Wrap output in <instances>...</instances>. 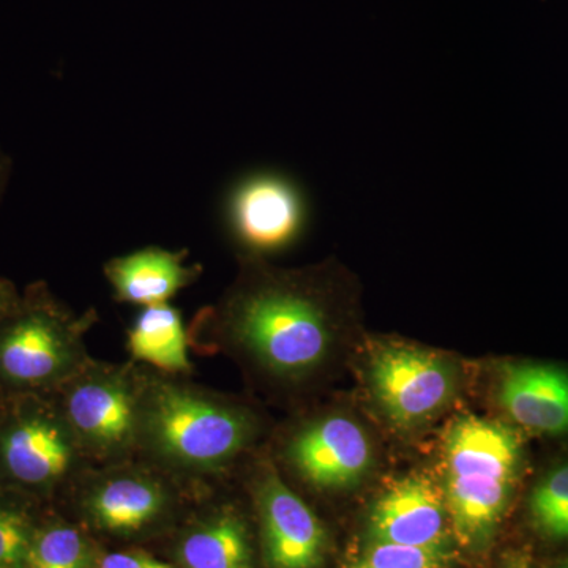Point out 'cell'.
I'll list each match as a JSON object with an SVG mask.
<instances>
[{"label": "cell", "instance_id": "5", "mask_svg": "<svg viewBox=\"0 0 568 568\" xmlns=\"http://www.w3.org/2000/svg\"><path fill=\"white\" fill-rule=\"evenodd\" d=\"M142 366L91 361L61 386V407L93 466L138 457Z\"/></svg>", "mask_w": 568, "mask_h": 568}, {"label": "cell", "instance_id": "7", "mask_svg": "<svg viewBox=\"0 0 568 568\" xmlns=\"http://www.w3.org/2000/svg\"><path fill=\"white\" fill-rule=\"evenodd\" d=\"M99 321L95 310L74 315L36 301L0 332V377L18 387H61L91 361L85 335Z\"/></svg>", "mask_w": 568, "mask_h": 568}, {"label": "cell", "instance_id": "19", "mask_svg": "<svg viewBox=\"0 0 568 568\" xmlns=\"http://www.w3.org/2000/svg\"><path fill=\"white\" fill-rule=\"evenodd\" d=\"M450 548H420L372 540L353 568H450Z\"/></svg>", "mask_w": 568, "mask_h": 568}, {"label": "cell", "instance_id": "9", "mask_svg": "<svg viewBox=\"0 0 568 568\" xmlns=\"http://www.w3.org/2000/svg\"><path fill=\"white\" fill-rule=\"evenodd\" d=\"M227 226L241 256L267 260L302 241L310 224L308 197L290 175L257 171L230 194Z\"/></svg>", "mask_w": 568, "mask_h": 568}, {"label": "cell", "instance_id": "8", "mask_svg": "<svg viewBox=\"0 0 568 568\" xmlns=\"http://www.w3.org/2000/svg\"><path fill=\"white\" fill-rule=\"evenodd\" d=\"M77 484L85 521L123 538L141 536L164 521L183 487V481L138 458L93 466Z\"/></svg>", "mask_w": 568, "mask_h": 568}, {"label": "cell", "instance_id": "20", "mask_svg": "<svg viewBox=\"0 0 568 568\" xmlns=\"http://www.w3.org/2000/svg\"><path fill=\"white\" fill-rule=\"evenodd\" d=\"M33 532L21 510L0 506V568H24Z\"/></svg>", "mask_w": 568, "mask_h": 568}, {"label": "cell", "instance_id": "21", "mask_svg": "<svg viewBox=\"0 0 568 568\" xmlns=\"http://www.w3.org/2000/svg\"><path fill=\"white\" fill-rule=\"evenodd\" d=\"M97 568H174L144 551H112L97 560Z\"/></svg>", "mask_w": 568, "mask_h": 568}, {"label": "cell", "instance_id": "2", "mask_svg": "<svg viewBox=\"0 0 568 568\" xmlns=\"http://www.w3.org/2000/svg\"><path fill=\"white\" fill-rule=\"evenodd\" d=\"M264 433L263 414L241 396L142 366L138 459L183 484H207L252 454Z\"/></svg>", "mask_w": 568, "mask_h": 568}, {"label": "cell", "instance_id": "22", "mask_svg": "<svg viewBox=\"0 0 568 568\" xmlns=\"http://www.w3.org/2000/svg\"><path fill=\"white\" fill-rule=\"evenodd\" d=\"M13 308V291L9 284L0 282V321L6 317Z\"/></svg>", "mask_w": 568, "mask_h": 568}, {"label": "cell", "instance_id": "23", "mask_svg": "<svg viewBox=\"0 0 568 568\" xmlns=\"http://www.w3.org/2000/svg\"><path fill=\"white\" fill-rule=\"evenodd\" d=\"M503 568H532V564H530L528 556L523 555V552H515V555L508 556L504 560Z\"/></svg>", "mask_w": 568, "mask_h": 568}, {"label": "cell", "instance_id": "12", "mask_svg": "<svg viewBox=\"0 0 568 568\" xmlns=\"http://www.w3.org/2000/svg\"><path fill=\"white\" fill-rule=\"evenodd\" d=\"M369 538L420 548H450V517L443 488L424 474L394 481L368 517Z\"/></svg>", "mask_w": 568, "mask_h": 568}, {"label": "cell", "instance_id": "14", "mask_svg": "<svg viewBox=\"0 0 568 568\" xmlns=\"http://www.w3.org/2000/svg\"><path fill=\"white\" fill-rule=\"evenodd\" d=\"M189 250L148 246L112 257L104 264V276L111 284L115 302L141 306L168 304L182 290L197 282L203 265L186 264Z\"/></svg>", "mask_w": 568, "mask_h": 568}, {"label": "cell", "instance_id": "13", "mask_svg": "<svg viewBox=\"0 0 568 568\" xmlns=\"http://www.w3.org/2000/svg\"><path fill=\"white\" fill-rule=\"evenodd\" d=\"M497 405L511 424L536 435H568V372L558 365L514 362L500 366Z\"/></svg>", "mask_w": 568, "mask_h": 568}, {"label": "cell", "instance_id": "24", "mask_svg": "<svg viewBox=\"0 0 568 568\" xmlns=\"http://www.w3.org/2000/svg\"><path fill=\"white\" fill-rule=\"evenodd\" d=\"M549 568H568V559L560 560V562L555 564V566H551Z\"/></svg>", "mask_w": 568, "mask_h": 568}, {"label": "cell", "instance_id": "11", "mask_svg": "<svg viewBox=\"0 0 568 568\" xmlns=\"http://www.w3.org/2000/svg\"><path fill=\"white\" fill-rule=\"evenodd\" d=\"M0 465L22 487L51 489L77 484L93 467L61 407L28 410L0 432Z\"/></svg>", "mask_w": 568, "mask_h": 568}, {"label": "cell", "instance_id": "18", "mask_svg": "<svg viewBox=\"0 0 568 568\" xmlns=\"http://www.w3.org/2000/svg\"><path fill=\"white\" fill-rule=\"evenodd\" d=\"M530 523L548 540H568V462L549 469L528 500Z\"/></svg>", "mask_w": 568, "mask_h": 568}, {"label": "cell", "instance_id": "3", "mask_svg": "<svg viewBox=\"0 0 568 568\" xmlns=\"http://www.w3.org/2000/svg\"><path fill=\"white\" fill-rule=\"evenodd\" d=\"M523 465L525 448L514 426L469 413L447 426L440 488L459 547L470 552L489 548L511 506Z\"/></svg>", "mask_w": 568, "mask_h": 568}, {"label": "cell", "instance_id": "6", "mask_svg": "<svg viewBox=\"0 0 568 568\" xmlns=\"http://www.w3.org/2000/svg\"><path fill=\"white\" fill-rule=\"evenodd\" d=\"M287 477L321 495L353 491L376 467L375 439L347 410L308 414L284 429L276 450Z\"/></svg>", "mask_w": 568, "mask_h": 568}, {"label": "cell", "instance_id": "17", "mask_svg": "<svg viewBox=\"0 0 568 568\" xmlns=\"http://www.w3.org/2000/svg\"><path fill=\"white\" fill-rule=\"evenodd\" d=\"M91 540L74 526H48L33 532L24 568H95Z\"/></svg>", "mask_w": 568, "mask_h": 568}, {"label": "cell", "instance_id": "16", "mask_svg": "<svg viewBox=\"0 0 568 568\" xmlns=\"http://www.w3.org/2000/svg\"><path fill=\"white\" fill-rule=\"evenodd\" d=\"M190 335L181 310L170 304L145 306L126 331V351L133 364L171 376L189 377L194 372L190 358Z\"/></svg>", "mask_w": 568, "mask_h": 568}, {"label": "cell", "instance_id": "4", "mask_svg": "<svg viewBox=\"0 0 568 568\" xmlns=\"http://www.w3.org/2000/svg\"><path fill=\"white\" fill-rule=\"evenodd\" d=\"M364 377L388 424L403 432L432 424L454 405L463 368L454 355L394 338L372 339Z\"/></svg>", "mask_w": 568, "mask_h": 568}, {"label": "cell", "instance_id": "1", "mask_svg": "<svg viewBox=\"0 0 568 568\" xmlns=\"http://www.w3.org/2000/svg\"><path fill=\"white\" fill-rule=\"evenodd\" d=\"M358 286L336 261L280 268L239 256V274L189 328L201 353L233 358L256 383L282 394L316 386L358 328Z\"/></svg>", "mask_w": 568, "mask_h": 568}, {"label": "cell", "instance_id": "10", "mask_svg": "<svg viewBox=\"0 0 568 568\" xmlns=\"http://www.w3.org/2000/svg\"><path fill=\"white\" fill-rule=\"evenodd\" d=\"M250 480L267 567L321 568L327 555V530L313 508L290 487L274 459L261 458Z\"/></svg>", "mask_w": 568, "mask_h": 568}, {"label": "cell", "instance_id": "15", "mask_svg": "<svg viewBox=\"0 0 568 568\" xmlns=\"http://www.w3.org/2000/svg\"><path fill=\"white\" fill-rule=\"evenodd\" d=\"M182 568H253L252 536L234 507L222 506L197 519L178 545Z\"/></svg>", "mask_w": 568, "mask_h": 568}]
</instances>
